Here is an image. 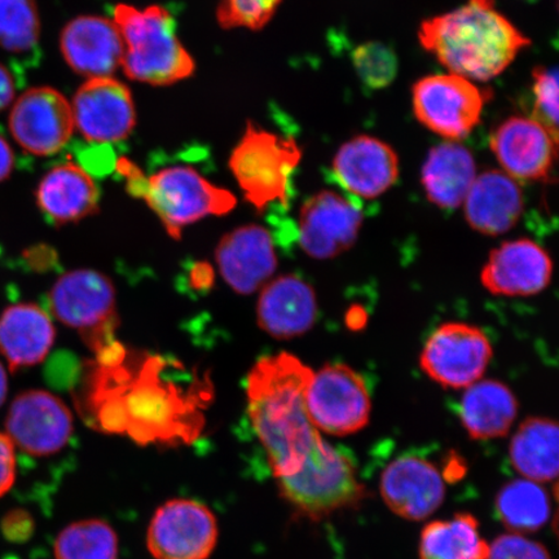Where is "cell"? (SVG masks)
Listing matches in <instances>:
<instances>
[{"label": "cell", "instance_id": "6da1fadb", "mask_svg": "<svg viewBox=\"0 0 559 559\" xmlns=\"http://www.w3.org/2000/svg\"><path fill=\"white\" fill-rule=\"evenodd\" d=\"M83 396L94 428L124 435L142 445L192 443L204 424L202 394L185 391L163 377L158 356L128 360L126 349L108 361H95Z\"/></svg>", "mask_w": 559, "mask_h": 559}, {"label": "cell", "instance_id": "7a4b0ae2", "mask_svg": "<svg viewBox=\"0 0 559 559\" xmlns=\"http://www.w3.org/2000/svg\"><path fill=\"white\" fill-rule=\"evenodd\" d=\"M313 370L295 355L265 356L248 377V412L272 474L295 477L323 437L310 421L306 393Z\"/></svg>", "mask_w": 559, "mask_h": 559}, {"label": "cell", "instance_id": "3957f363", "mask_svg": "<svg viewBox=\"0 0 559 559\" xmlns=\"http://www.w3.org/2000/svg\"><path fill=\"white\" fill-rule=\"evenodd\" d=\"M418 40L449 73L473 82H488L504 73L531 45L496 10L495 0H467L456 10L423 21Z\"/></svg>", "mask_w": 559, "mask_h": 559}, {"label": "cell", "instance_id": "277c9868", "mask_svg": "<svg viewBox=\"0 0 559 559\" xmlns=\"http://www.w3.org/2000/svg\"><path fill=\"white\" fill-rule=\"evenodd\" d=\"M117 169L129 193L145 204L174 240H180L187 226L207 218L226 215L236 207V195L212 183L190 165H173L145 175L128 158L118 160Z\"/></svg>", "mask_w": 559, "mask_h": 559}, {"label": "cell", "instance_id": "5b68a950", "mask_svg": "<svg viewBox=\"0 0 559 559\" xmlns=\"http://www.w3.org/2000/svg\"><path fill=\"white\" fill-rule=\"evenodd\" d=\"M114 23L123 40L122 69L129 80L171 86L191 79L195 61L178 35L177 20L163 5L118 3Z\"/></svg>", "mask_w": 559, "mask_h": 559}, {"label": "cell", "instance_id": "8992f818", "mask_svg": "<svg viewBox=\"0 0 559 559\" xmlns=\"http://www.w3.org/2000/svg\"><path fill=\"white\" fill-rule=\"evenodd\" d=\"M297 140L265 130L251 121L228 159L243 199L258 213L271 205H288L290 180L302 160Z\"/></svg>", "mask_w": 559, "mask_h": 559}, {"label": "cell", "instance_id": "52a82bcc", "mask_svg": "<svg viewBox=\"0 0 559 559\" xmlns=\"http://www.w3.org/2000/svg\"><path fill=\"white\" fill-rule=\"evenodd\" d=\"M277 487L293 510L310 521L359 507L367 498L353 460L324 438L302 469L295 477L278 480Z\"/></svg>", "mask_w": 559, "mask_h": 559}, {"label": "cell", "instance_id": "ba28073f", "mask_svg": "<svg viewBox=\"0 0 559 559\" xmlns=\"http://www.w3.org/2000/svg\"><path fill=\"white\" fill-rule=\"evenodd\" d=\"M53 317L81 335L96 358L118 345V319L115 285L95 270L69 271L50 292Z\"/></svg>", "mask_w": 559, "mask_h": 559}, {"label": "cell", "instance_id": "9c48e42d", "mask_svg": "<svg viewBox=\"0 0 559 559\" xmlns=\"http://www.w3.org/2000/svg\"><path fill=\"white\" fill-rule=\"evenodd\" d=\"M492 91L456 74L426 75L412 88L417 121L445 142H460L480 122Z\"/></svg>", "mask_w": 559, "mask_h": 559}, {"label": "cell", "instance_id": "30bf717a", "mask_svg": "<svg viewBox=\"0 0 559 559\" xmlns=\"http://www.w3.org/2000/svg\"><path fill=\"white\" fill-rule=\"evenodd\" d=\"M306 407L318 431L345 437L366 428L372 403L358 372L346 365H328L313 372Z\"/></svg>", "mask_w": 559, "mask_h": 559}, {"label": "cell", "instance_id": "8fae6325", "mask_svg": "<svg viewBox=\"0 0 559 559\" xmlns=\"http://www.w3.org/2000/svg\"><path fill=\"white\" fill-rule=\"evenodd\" d=\"M218 537L212 510L192 499H173L153 514L146 548L155 559H207Z\"/></svg>", "mask_w": 559, "mask_h": 559}, {"label": "cell", "instance_id": "7c38bea8", "mask_svg": "<svg viewBox=\"0 0 559 559\" xmlns=\"http://www.w3.org/2000/svg\"><path fill=\"white\" fill-rule=\"evenodd\" d=\"M9 129L25 152L37 157L53 156L73 136L72 103L53 87L27 88L11 105Z\"/></svg>", "mask_w": 559, "mask_h": 559}, {"label": "cell", "instance_id": "4fadbf2b", "mask_svg": "<svg viewBox=\"0 0 559 559\" xmlns=\"http://www.w3.org/2000/svg\"><path fill=\"white\" fill-rule=\"evenodd\" d=\"M491 358V344L479 328L445 323L426 341L419 365L442 386L467 389L484 377Z\"/></svg>", "mask_w": 559, "mask_h": 559}, {"label": "cell", "instance_id": "5bb4252c", "mask_svg": "<svg viewBox=\"0 0 559 559\" xmlns=\"http://www.w3.org/2000/svg\"><path fill=\"white\" fill-rule=\"evenodd\" d=\"M72 412L60 397L45 390H29L13 400L5 418V435L31 456L60 452L73 435Z\"/></svg>", "mask_w": 559, "mask_h": 559}, {"label": "cell", "instance_id": "9a60e30c", "mask_svg": "<svg viewBox=\"0 0 559 559\" xmlns=\"http://www.w3.org/2000/svg\"><path fill=\"white\" fill-rule=\"evenodd\" d=\"M70 103L75 129L90 143H120L135 129L134 97L115 76L86 80Z\"/></svg>", "mask_w": 559, "mask_h": 559}, {"label": "cell", "instance_id": "2e32d148", "mask_svg": "<svg viewBox=\"0 0 559 559\" xmlns=\"http://www.w3.org/2000/svg\"><path fill=\"white\" fill-rule=\"evenodd\" d=\"M362 221L365 215L352 199L334 191L318 192L300 207V248L313 260H332L358 240Z\"/></svg>", "mask_w": 559, "mask_h": 559}, {"label": "cell", "instance_id": "e0dca14e", "mask_svg": "<svg viewBox=\"0 0 559 559\" xmlns=\"http://www.w3.org/2000/svg\"><path fill=\"white\" fill-rule=\"evenodd\" d=\"M558 138L533 117H510L489 145L502 171L514 180L548 181L555 169Z\"/></svg>", "mask_w": 559, "mask_h": 559}, {"label": "cell", "instance_id": "ac0fdd59", "mask_svg": "<svg viewBox=\"0 0 559 559\" xmlns=\"http://www.w3.org/2000/svg\"><path fill=\"white\" fill-rule=\"evenodd\" d=\"M381 496L384 504L407 521H425L442 507L445 485L442 474L430 461L401 456L382 473Z\"/></svg>", "mask_w": 559, "mask_h": 559}, {"label": "cell", "instance_id": "d6986e66", "mask_svg": "<svg viewBox=\"0 0 559 559\" xmlns=\"http://www.w3.org/2000/svg\"><path fill=\"white\" fill-rule=\"evenodd\" d=\"M551 274L554 262L547 251L539 243L520 239L491 251L480 280L495 296L530 297L547 289Z\"/></svg>", "mask_w": 559, "mask_h": 559}, {"label": "cell", "instance_id": "ffe728a7", "mask_svg": "<svg viewBox=\"0 0 559 559\" xmlns=\"http://www.w3.org/2000/svg\"><path fill=\"white\" fill-rule=\"evenodd\" d=\"M335 180L354 198L373 200L400 178V157L382 140L359 135L342 144L332 163Z\"/></svg>", "mask_w": 559, "mask_h": 559}, {"label": "cell", "instance_id": "44dd1931", "mask_svg": "<svg viewBox=\"0 0 559 559\" xmlns=\"http://www.w3.org/2000/svg\"><path fill=\"white\" fill-rule=\"evenodd\" d=\"M225 282L239 295H253L274 276L277 257L269 229L249 225L222 237L215 251Z\"/></svg>", "mask_w": 559, "mask_h": 559}, {"label": "cell", "instance_id": "7402d4cb", "mask_svg": "<svg viewBox=\"0 0 559 559\" xmlns=\"http://www.w3.org/2000/svg\"><path fill=\"white\" fill-rule=\"evenodd\" d=\"M60 51L68 67L86 80L115 76L122 67L123 40L114 20L79 16L62 29Z\"/></svg>", "mask_w": 559, "mask_h": 559}, {"label": "cell", "instance_id": "603a6c76", "mask_svg": "<svg viewBox=\"0 0 559 559\" xmlns=\"http://www.w3.org/2000/svg\"><path fill=\"white\" fill-rule=\"evenodd\" d=\"M258 325L276 340L299 337L318 317V300L309 283L295 275L280 276L263 286L257 306Z\"/></svg>", "mask_w": 559, "mask_h": 559}, {"label": "cell", "instance_id": "cb8c5ba5", "mask_svg": "<svg viewBox=\"0 0 559 559\" xmlns=\"http://www.w3.org/2000/svg\"><path fill=\"white\" fill-rule=\"evenodd\" d=\"M35 200L40 212L55 225H69L97 213L100 190L85 167L66 160L44 175Z\"/></svg>", "mask_w": 559, "mask_h": 559}, {"label": "cell", "instance_id": "d4e9b609", "mask_svg": "<svg viewBox=\"0 0 559 559\" xmlns=\"http://www.w3.org/2000/svg\"><path fill=\"white\" fill-rule=\"evenodd\" d=\"M519 183L504 171L477 175L464 201L467 225L481 235L500 236L512 229L523 213Z\"/></svg>", "mask_w": 559, "mask_h": 559}, {"label": "cell", "instance_id": "484cf974", "mask_svg": "<svg viewBox=\"0 0 559 559\" xmlns=\"http://www.w3.org/2000/svg\"><path fill=\"white\" fill-rule=\"evenodd\" d=\"M55 335L50 314L37 305H12L0 313V354L13 372L44 361Z\"/></svg>", "mask_w": 559, "mask_h": 559}, {"label": "cell", "instance_id": "4316f807", "mask_svg": "<svg viewBox=\"0 0 559 559\" xmlns=\"http://www.w3.org/2000/svg\"><path fill=\"white\" fill-rule=\"evenodd\" d=\"M475 178L477 164L472 152L457 142L435 146L426 157L421 171L426 198L443 210L463 205Z\"/></svg>", "mask_w": 559, "mask_h": 559}, {"label": "cell", "instance_id": "83f0119b", "mask_svg": "<svg viewBox=\"0 0 559 559\" xmlns=\"http://www.w3.org/2000/svg\"><path fill=\"white\" fill-rule=\"evenodd\" d=\"M519 414V402L507 384L487 380L467 388L460 403V418L475 440L506 437Z\"/></svg>", "mask_w": 559, "mask_h": 559}, {"label": "cell", "instance_id": "f1b7e54d", "mask_svg": "<svg viewBox=\"0 0 559 559\" xmlns=\"http://www.w3.org/2000/svg\"><path fill=\"white\" fill-rule=\"evenodd\" d=\"M558 425L554 419H524L510 442L509 457L516 473L536 484L558 477Z\"/></svg>", "mask_w": 559, "mask_h": 559}, {"label": "cell", "instance_id": "f546056e", "mask_svg": "<svg viewBox=\"0 0 559 559\" xmlns=\"http://www.w3.org/2000/svg\"><path fill=\"white\" fill-rule=\"evenodd\" d=\"M489 544L480 534L479 521L472 513L432 521L419 535V559H486Z\"/></svg>", "mask_w": 559, "mask_h": 559}, {"label": "cell", "instance_id": "4dcf8cb0", "mask_svg": "<svg viewBox=\"0 0 559 559\" xmlns=\"http://www.w3.org/2000/svg\"><path fill=\"white\" fill-rule=\"evenodd\" d=\"M547 489L528 479H515L502 487L496 498V512L512 534L536 533L550 520Z\"/></svg>", "mask_w": 559, "mask_h": 559}, {"label": "cell", "instance_id": "1f68e13d", "mask_svg": "<svg viewBox=\"0 0 559 559\" xmlns=\"http://www.w3.org/2000/svg\"><path fill=\"white\" fill-rule=\"evenodd\" d=\"M53 551L56 559H117L118 537L105 521H79L56 537Z\"/></svg>", "mask_w": 559, "mask_h": 559}, {"label": "cell", "instance_id": "d6a6232c", "mask_svg": "<svg viewBox=\"0 0 559 559\" xmlns=\"http://www.w3.org/2000/svg\"><path fill=\"white\" fill-rule=\"evenodd\" d=\"M40 39V17L34 0H0V48L9 53L34 50Z\"/></svg>", "mask_w": 559, "mask_h": 559}, {"label": "cell", "instance_id": "836d02e7", "mask_svg": "<svg viewBox=\"0 0 559 559\" xmlns=\"http://www.w3.org/2000/svg\"><path fill=\"white\" fill-rule=\"evenodd\" d=\"M284 0H221L216 21L222 29L260 32L276 15Z\"/></svg>", "mask_w": 559, "mask_h": 559}, {"label": "cell", "instance_id": "e575fe53", "mask_svg": "<svg viewBox=\"0 0 559 559\" xmlns=\"http://www.w3.org/2000/svg\"><path fill=\"white\" fill-rule=\"evenodd\" d=\"M353 64L361 82L374 90L390 86L397 74L396 55L381 41H367L356 48Z\"/></svg>", "mask_w": 559, "mask_h": 559}, {"label": "cell", "instance_id": "d590c367", "mask_svg": "<svg viewBox=\"0 0 559 559\" xmlns=\"http://www.w3.org/2000/svg\"><path fill=\"white\" fill-rule=\"evenodd\" d=\"M534 117L558 138V73L537 67L533 72Z\"/></svg>", "mask_w": 559, "mask_h": 559}, {"label": "cell", "instance_id": "8d00e7d4", "mask_svg": "<svg viewBox=\"0 0 559 559\" xmlns=\"http://www.w3.org/2000/svg\"><path fill=\"white\" fill-rule=\"evenodd\" d=\"M486 559H551L549 551L539 542L520 534H504L489 544Z\"/></svg>", "mask_w": 559, "mask_h": 559}, {"label": "cell", "instance_id": "74e56055", "mask_svg": "<svg viewBox=\"0 0 559 559\" xmlns=\"http://www.w3.org/2000/svg\"><path fill=\"white\" fill-rule=\"evenodd\" d=\"M16 469V447L5 432H0V499L15 485Z\"/></svg>", "mask_w": 559, "mask_h": 559}, {"label": "cell", "instance_id": "f35d334b", "mask_svg": "<svg viewBox=\"0 0 559 559\" xmlns=\"http://www.w3.org/2000/svg\"><path fill=\"white\" fill-rule=\"evenodd\" d=\"M2 528L10 540L24 539L32 531L31 516L24 512H11L4 516Z\"/></svg>", "mask_w": 559, "mask_h": 559}, {"label": "cell", "instance_id": "ab89813d", "mask_svg": "<svg viewBox=\"0 0 559 559\" xmlns=\"http://www.w3.org/2000/svg\"><path fill=\"white\" fill-rule=\"evenodd\" d=\"M16 99V83L10 69L0 64V114Z\"/></svg>", "mask_w": 559, "mask_h": 559}, {"label": "cell", "instance_id": "60d3db41", "mask_svg": "<svg viewBox=\"0 0 559 559\" xmlns=\"http://www.w3.org/2000/svg\"><path fill=\"white\" fill-rule=\"evenodd\" d=\"M13 169H15V153L9 140L0 134V183L11 177Z\"/></svg>", "mask_w": 559, "mask_h": 559}, {"label": "cell", "instance_id": "b9f144b4", "mask_svg": "<svg viewBox=\"0 0 559 559\" xmlns=\"http://www.w3.org/2000/svg\"><path fill=\"white\" fill-rule=\"evenodd\" d=\"M7 395H9V377H7L3 362L0 361V407L4 404Z\"/></svg>", "mask_w": 559, "mask_h": 559}]
</instances>
